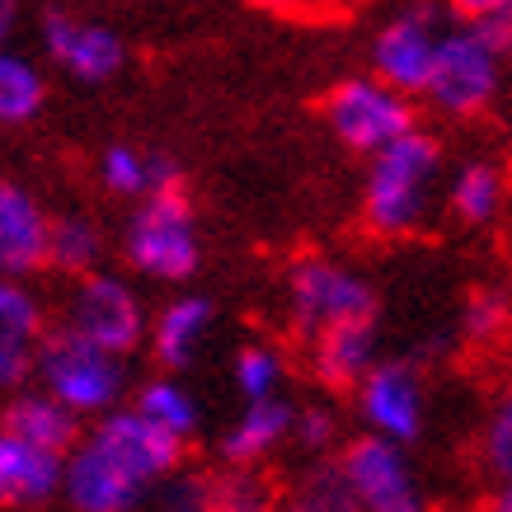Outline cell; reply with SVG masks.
Masks as SVG:
<instances>
[{"label": "cell", "mask_w": 512, "mask_h": 512, "mask_svg": "<svg viewBox=\"0 0 512 512\" xmlns=\"http://www.w3.org/2000/svg\"><path fill=\"white\" fill-rule=\"evenodd\" d=\"M442 170V146L428 132H409V137L390 141L386 151L372 156L367 188H362V221L376 235H409L428 212V193Z\"/></svg>", "instance_id": "1"}, {"label": "cell", "mask_w": 512, "mask_h": 512, "mask_svg": "<svg viewBox=\"0 0 512 512\" xmlns=\"http://www.w3.org/2000/svg\"><path fill=\"white\" fill-rule=\"evenodd\" d=\"M123 254H127V264L137 268V273H146V278L184 282L198 273V226H193L188 188L146 193L137 217L127 221Z\"/></svg>", "instance_id": "2"}, {"label": "cell", "mask_w": 512, "mask_h": 512, "mask_svg": "<svg viewBox=\"0 0 512 512\" xmlns=\"http://www.w3.org/2000/svg\"><path fill=\"white\" fill-rule=\"evenodd\" d=\"M33 372L43 376V395L57 400L66 414H113V404L123 395V357L99 353L76 334H43Z\"/></svg>", "instance_id": "3"}, {"label": "cell", "mask_w": 512, "mask_h": 512, "mask_svg": "<svg viewBox=\"0 0 512 512\" xmlns=\"http://www.w3.org/2000/svg\"><path fill=\"white\" fill-rule=\"evenodd\" d=\"M325 123L329 132L343 141V146H353V151H386L390 141H400L414 132V104L404 99V94L386 90L381 80L372 76H348L339 85H329L325 94Z\"/></svg>", "instance_id": "4"}, {"label": "cell", "mask_w": 512, "mask_h": 512, "mask_svg": "<svg viewBox=\"0 0 512 512\" xmlns=\"http://www.w3.org/2000/svg\"><path fill=\"white\" fill-rule=\"evenodd\" d=\"M287 315H292L296 339H315L329 325L376 315V292L348 268L306 254L287 273Z\"/></svg>", "instance_id": "5"}, {"label": "cell", "mask_w": 512, "mask_h": 512, "mask_svg": "<svg viewBox=\"0 0 512 512\" xmlns=\"http://www.w3.org/2000/svg\"><path fill=\"white\" fill-rule=\"evenodd\" d=\"M423 94L447 118H480L498 99V57L484 52L461 29L442 33L433 52V66H428V80H423Z\"/></svg>", "instance_id": "6"}, {"label": "cell", "mask_w": 512, "mask_h": 512, "mask_svg": "<svg viewBox=\"0 0 512 512\" xmlns=\"http://www.w3.org/2000/svg\"><path fill=\"white\" fill-rule=\"evenodd\" d=\"M66 334H76L80 343H90L99 353L123 357L132 353L146 334V311H141L137 292L123 278L109 273H90L76 282L71 306H66Z\"/></svg>", "instance_id": "7"}, {"label": "cell", "mask_w": 512, "mask_h": 512, "mask_svg": "<svg viewBox=\"0 0 512 512\" xmlns=\"http://www.w3.org/2000/svg\"><path fill=\"white\" fill-rule=\"evenodd\" d=\"M339 475L362 512H428L404 451L381 437H357L339 456Z\"/></svg>", "instance_id": "8"}, {"label": "cell", "mask_w": 512, "mask_h": 512, "mask_svg": "<svg viewBox=\"0 0 512 512\" xmlns=\"http://www.w3.org/2000/svg\"><path fill=\"white\" fill-rule=\"evenodd\" d=\"M85 442L104 451L113 466L123 470V475H132L141 489L165 484L174 470H179V461H184V442L170 433H160V428H151V423L141 419V414H132V409L104 414L99 428H94Z\"/></svg>", "instance_id": "9"}, {"label": "cell", "mask_w": 512, "mask_h": 512, "mask_svg": "<svg viewBox=\"0 0 512 512\" xmlns=\"http://www.w3.org/2000/svg\"><path fill=\"white\" fill-rule=\"evenodd\" d=\"M357 404L362 419L372 423V437L381 442H414L423 433V376L414 372V362H376L372 372L357 381Z\"/></svg>", "instance_id": "10"}, {"label": "cell", "mask_w": 512, "mask_h": 512, "mask_svg": "<svg viewBox=\"0 0 512 512\" xmlns=\"http://www.w3.org/2000/svg\"><path fill=\"white\" fill-rule=\"evenodd\" d=\"M437 38H442V33L433 29V19L423 15V10H409V15L390 19L372 43V71H376L372 80H381L386 90L404 94V99H409V94H423Z\"/></svg>", "instance_id": "11"}, {"label": "cell", "mask_w": 512, "mask_h": 512, "mask_svg": "<svg viewBox=\"0 0 512 512\" xmlns=\"http://www.w3.org/2000/svg\"><path fill=\"white\" fill-rule=\"evenodd\" d=\"M47 231L52 217L43 202L15 179H0V278L19 282L47 268Z\"/></svg>", "instance_id": "12"}, {"label": "cell", "mask_w": 512, "mask_h": 512, "mask_svg": "<svg viewBox=\"0 0 512 512\" xmlns=\"http://www.w3.org/2000/svg\"><path fill=\"white\" fill-rule=\"evenodd\" d=\"M43 43L76 80H109L127 57L123 38H118L109 24L76 19V15H66V10H52V15L43 19Z\"/></svg>", "instance_id": "13"}, {"label": "cell", "mask_w": 512, "mask_h": 512, "mask_svg": "<svg viewBox=\"0 0 512 512\" xmlns=\"http://www.w3.org/2000/svg\"><path fill=\"white\" fill-rule=\"evenodd\" d=\"M62 494L76 503V512H137L146 489L80 437L76 451L62 461Z\"/></svg>", "instance_id": "14"}, {"label": "cell", "mask_w": 512, "mask_h": 512, "mask_svg": "<svg viewBox=\"0 0 512 512\" xmlns=\"http://www.w3.org/2000/svg\"><path fill=\"white\" fill-rule=\"evenodd\" d=\"M306 357L315 381H325L329 390H357V381L376 367V315L320 329L306 339Z\"/></svg>", "instance_id": "15"}, {"label": "cell", "mask_w": 512, "mask_h": 512, "mask_svg": "<svg viewBox=\"0 0 512 512\" xmlns=\"http://www.w3.org/2000/svg\"><path fill=\"white\" fill-rule=\"evenodd\" d=\"M0 433H10L24 447L66 461L80 442V419L66 414L62 404L47 400V395H15V400L5 404V414H0Z\"/></svg>", "instance_id": "16"}, {"label": "cell", "mask_w": 512, "mask_h": 512, "mask_svg": "<svg viewBox=\"0 0 512 512\" xmlns=\"http://www.w3.org/2000/svg\"><path fill=\"white\" fill-rule=\"evenodd\" d=\"M62 489V461L0 433V508H38Z\"/></svg>", "instance_id": "17"}, {"label": "cell", "mask_w": 512, "mask_h": 512, "mask_svg": "<svg viewBox=\"0 0 512 512\" xmlns=\"http://www.w3.org/2000/svg\"><path fill=\"white\" fill-rule=\"evenodd\" d=\"M296 409L287 400H259L249 404L245 414L235 419V428L221 437V461L231 470H254L268 451L278 447L282 437L292 433Z\"/></svg>", "instance_id": "18"}, {"label": "cell", "mask_w": 512, "mask_h": 512, "mask_svg": "<svg viewBox=\"0 0 512 512\" xmlns=\"http://www.w3.org/2000/svg\"><path fill=\"white\" fill-rule=\"evenodd\" d=\"M207 325H212V301L207 296H179V301H170L160 311L156 329H151V348H156L160 367H170V372L188 367L193 353H198L202 334H207Z\"/></svg>", "instance_id": "19"}, {"label": "cell", "mask_w": 512, "mask_h": 512, "mask_svg": "<svg viewBox=\"0 0 512 512\" xmlns=\"http://www.w3.org/2000/svg\"><path fill=\"white\" fill-rule=\"evenodd\" d=\"M282 489L259 470H221L202 480V512H278Z\"/></svg>", "instance_id": "20"}, {"label": "cell", "mask_w": 512, "mask_h": 512, "mask_svg": "<svg viewBox=\"0 0 512 512\" xmlns=\"http://www.w3.org/2000/svg\"><path fill=\"white\" fill-rule=\"evenodd\" d=\"M99 254H104V235L90 217H57L47 231V268H62L71 278H90L99 273Z\"/></svg>", "instance_id": "21"}, {"label": "cell", "mask_w": 512, "mask_h": 512, "mask_svg": "<svg viewBox=\"0 0 512 512\" xmlns=\"http://www.w3.org/2000/svg\"><path fill=\"white\" fill-rule=\"evenodd\" d=\"M503 198H508V184H503V170L489 165V160H475L456 174L451 184V212L470 226H489V221L503 212Z\"/></svg>", "instance_id": "22"}, {"label": "cell", "mask_w": 512, "mask_h": 512, "mask_svg": "<svg viewBox=\"0 0 512 512\" xmlns=\"http://www.w3.org/2000/svg\"><path fill=\"white\" fill-rule=\"evenodd\" d=\"M132 414H141L151 428L179 437V442H188V437L198 433V404H193V395H188L184 386L165 381V376H160V381H146V386L137 390Z\"/></svg>", "instance_id": "23"}, {"label": "cell", "mask_w": 512, "mask_h": 512, "mask_svg": "<svg viewBox=\"0 0 512 512\" xmlns=\"http://www.w3.org/2000/svg\"><path fill=\"white\" fill-rule=\"evenodd\" d=\"M43 99H47V85L38 76V66L29 57L0 47V123L5 127L29 123L33 113L43 109Z\"/></svg>", "instance_id": "24"}, {"label": "cell", "mask_w": 512, "mask_h": 512, "mask_svg": "<svg viewBox=\"0 0 512 512\" xmlns=\"http://www.w3.org/2000/svg\"><path fill=\"white\" fill-rule=\"evenodd\" d=\"M278 512H362L357 498L348 494L339 466H315L282 494Z\"/></svg>", "instance_id": "25"}, {"label": "cell", "mask_w": 512, "mask_h": 512, "mask_svg": "<svg viewBox=\"0 0 512 512\" xmlns=\"http://www.w3.org/2000/svg\"><path fill=\"white\" fill-rule=\"evenodd\" d=\"M461 15V33L475 38L484 52H494L498 62L512 52V0H470L456 5Z\"/></svg>", "instance_id": "26"}, {"label": "cell", "mask_w": 512, "mask_h": 512, "mask_svg": "<svg viewBox=\"0 0 512 512\" xmlns=\"http://www.w3.org/2000/svg\"><path fill=\"white\" fill-rule=\"evenodd\" d=\"M235 386L245 390L249 404L278 400V386H282L278 348H268V343H245V348L235 353Z\"/></svg>", "instance_id": "27"}, {"label": "cell", "mask_w": 512, "mask_h": 512, "mask_svg": "<svg viewBox=\"0 0 512 512\" xmlns=\"http://www.w3.org/2000/svg\"><path fill=\"white\" fill-rule=\"evenodd\" d=\"M99 179L118 198H146V156L132 146H109L99 160Z\"/></svg>", "instance_id": "28"}, {"label": "cell", "mask_w": 512, "mask_h": 512, "mask_svg": "<svg viewBox=\"0 0 512 512\" xmlns=\"http://www.w3.org/2000/svg\"><path fill=\"white\" fill-rule=\"evenodd\" d=\"M484 461L503 484L512 480V395L498 404L489 428H484Z\"/></svg>", "instance_id": "29"}, {"label": "cell", "mask_w": 512, "mask_h": 512, "mask_svg": "<svg viewBox=\"0 0 512 512\" xmlns=\"http://www.w3.org/2000/svg\"><path fill=\"white\" fill-rule=\"evenodd\" d=\"M508 329V301L498 292H475L466 306V334L475 343H489Z\"/></svg>", "instance_id": "30"}, {"label": "cell", "mask_w": 512, "mask_h": 512, "mask_svg": "<svg viewBox=\"0 0 512 512\" xmlns=\"http://www.w3.org/2000/svg\"><path fill=\"white\" fill-rule=\"evenodd\" d=\"M292 433L301 437L311 451L329 447V442H334V414H329V409H301V414L292 419Z\"/></svg>", "instance_id": "31"}, {"label": "cell", "mask_w": 512, "mask_h": 512, "mask_svg": "<svg viewBox=\"0 0 512 512\" xmlns=\"http://www.w3.org/2000/svg\"><path fill=\"white\" fill-rule=\"evenodd\" d=\"M160 512H202V480H165L160 484Z\"/></svg>", "instance_id": "32"}, {"label": "cell", "mask_w": 512, "mask_h": 512, "mask_svg": "<svg viewBox=\"0 0 512 512\" xmlns=\"http://www.w3.org/2000/svg\"><path fill=\"white\" fill-rule=\"evenodd\" d=\"M484 512H512V480L498 484V494L489 498V508H484Z\"/></svg>", "instance_id": "33"}, {"label": "cell", "mask_w": 512, "mask_h": 512, "mask_svg": "<svg viewBox=\"0 0 512 512\" xmlns=\"http://www.w3.org/2000/svg\"><path fill=\"white\" fill-rule=\"evenodd\" d=\"M10 33H15V5H5V0H0V43H5Z\"/></svg>", "instance_id": "34"}]
</instances>
